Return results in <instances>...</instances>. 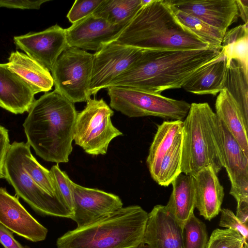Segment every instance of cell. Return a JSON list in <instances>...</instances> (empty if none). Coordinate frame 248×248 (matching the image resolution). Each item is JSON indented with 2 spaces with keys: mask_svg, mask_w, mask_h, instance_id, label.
Instances as JSON below:
<instances>
[{
  "mask_svg": "<svg viewBox=\"0 0 248 248\" xmlns=\"http://www.w3.org/2000/svg\"><path fill=\"white\" fill-rule=\"evenodd\" d=\"M222 49H144L133 66L108 87H129L157 94L181 88L196 71L218 57Z\"/></svg>",
  "mask_w": 248,
  "mask_h": 248,
  "instance_id": "1",
  "label": "cell"
},
{
  "mask_svg": "<svg viewBox=\"0 0 248 248\" xmlns=\"http://www.w3.org/2000/svg\"><path fill=\"white\" fill-rule=\"evenodd\" d=\"M78 113L59 92L46 93L34 101L23 124L27 143L46 161L68 162Z\"/></svg>",
  "mask_w": 248,
  "mask_h": 248,
  "instance_id": "2",
  "label": "cell"
},
{
  "mask_svg": "<svg viewBox=\"0 0 248 248\" xmlns=\"http://www.w3.org/2000/svg\"><path fill=\"white\" fill-rule=\"evenodd\" d=\"M114 41L148 50L210 47L180 22L168 0H151L142 6Z\"/></svg>",
  "mask_w": 248,
  "mask_h": 248,
  "instance_id": "3",
  "label": "cell"
},
{
  "mask_svg": "<svg viewBox=\"0 0 248 248\" xmlns=\"http://www.w3.org/2000/svg\"><path fill=\"white\" fill-rule=\"evenodd\" d=\"M148 213L139 205L122 207L58 238V248H136L142 243Z\"/></svg>",
  "mask_w": 248,
  "mask_h": 248,
  "instance_id": "4",
  "label": "cell"
},
{
  "mask_svg": "<svg viewBox=\"0 0 248 248\" xmlns=\"http://www.w3.org/2000/svg\"><path fill=\"white\" fill-rule=\"evenodd\" d=\"M208 166L217 174L223 168L218 118L207 103H193L183 121L181 171L193 177Z\"/></svg>",
  "mask_w": 248,
  "mask_h": 248,
  "instance_id": "5",
  "label": "cell"
},
{
  "mask_svg": "<svg viewBox=\"0 0 248 248\" xmlns=\"http://www.w3.org/2000/svg\"><path fill=\"white\" fill-rule=\"evenodd\" d=\"M111 108L130 117L155 116L183 121L190 104L142 90L125 86L107 88Z\"/></svg>",
  "mask_w": 248,
  "mask_h": 248,
  "instance_id": "6",
  "label": "cell"
},
{
  "mask_svg": "<svg viewBox=\"0 0 248 248\" xmlns=\"http://www.w3.org/2000/svg\"><path fill=\"white\" fill-rule=\"evenodd\" d=\"M114 111L103 98L89 99L78 113L73 140L88 154H107L110 141L123 133L112 124Z\"/></svg>",
  "mask_w": 248,
  "mask_h": 248,
  "instance_id": "7",
  "label": "cell"
},
{
  "mask_svg": "<svg viewBox=\"0 0 248 248\" xmlns=\"http://www.w3.org/2000/svg\"><path fill=\"white\" fill-rule=\"evenodd\" d=\"M5 179L16 194L36 212L45 216L71 218L72 212L59 198L40 187L23 168L16 141L11 144L4 165Z\"/></svg>",
  "mask_w": 248,
  "mask_h": 248,
  "instance_id": "8",
  "label": "cell"
},
{
  "mask_svg": "<svg viewBox=\"0 0 248 248\" xmlns=\"http://www.w3.org/2000/svg\"><path fill=\"white\" fill-rule=\"evenodd\" d=\"M93 54L67 47L52 70L55 90L74 104L87 102L91 97L88 87L92 70Z\"/></svg>",
  "mask_w": 248,
  "mask_h": 248,
  "instance_id": "9",
  "label": "cell"
},
{
  "mask_svg": "<svg viewBox=\"0 0 248 248\" xmlns=\"http://www.w3.org/2000/svg\"><path fill=\"white\" fill-rule=\"evenodd\" d=\"M144 49L110 42L93 54L88 94L94 95L107 89L119 76L130 69Z\"/></svg>",
  "mask_w": 248,
  "mask_h": 248,
  "instance_id": "10",
  "label": "cell"
},
{
  "mask_svg": "<svg viewBox=\"0 0 248 248\" xmlns=\"http://www.w3.org/2000/svg\"><path fill=\"white\" fill-rule=\"evenodd\" d=\"M16 45L29 57L51 71L57 59L68 47L65 29L55 24L38 32L14 37Z\"/></svg>",
  "mask_w": 248,
  "mask_h": 248,
  "instance_id": "11",
  "label": "cell"
},
{
  "mask_svg": "<svg viewBox=\"0 0 248 248\" xmlns=\"http://www.w3.org/2000/svg\"><path fill=\"white\" fill-rule=\"evenodd\" d=\"M73 216L71 219L77 227L87 225L123 207L120 198L115 194L96 189L85 187L73 181Z\"/></svg>",
  "mask_w": 248,
  "mask_h": 248,
  "instance_id": "12",
  "label": "cell"
},
{
  "mask_svg": "<svg viewBox=\"0 0 248 248\" xmlns=\"http://www.w3.org/2000/svg\"><path fill=\"white\" fill-rule=\"evenodd\" d=\"M128 23L112 25L90 15L65 29L68 46L97 51L115 41Z\"/></svg>",
  "mask_w": 248,
  "mask_h": 248,
  "instance_id": "13",
  "label": "cell"
},
{
  "mask_svg": "<svg viewBox=\"0 0 248 248\" xmlns=\"http://www.w3.org/2000/svg\"><path fill=\"white\" fill-rule=\"evenodd\" d=\"M218 124L223 168L226 170L231 184L230 194L236 202L248 198V156L218 119Z\"/></svg>",
  "mask_w": 248,
  "mask_h": 248,
  "instance_id": "14",
  "label": "cell"
},
{
  "mask_svg": "<svg viewBox=\"0 0 248 248\" xmlns=\"http://www.w3.org/2000/svg\"><path fill=\"white\" fill-rule=\"evenodd\" d=\"M171 6L224 34L239 17L235 0H168Z\"/></svg>",
  "mask_w": 248,
  "mask_h": 248,
  "instance_id": "15",
  "label": "cell"
},
{
  "mask_svg": "<svg viewBox=\"0 0 248 248\" xmlns=\"http://www.w3.org/2000/svg\"><path fill=\"white\" fill-rule=\"evenodd\" d=\"M0 223L30 241L44 240L47 230L22 205L17 198L0 187Z\"/></svg>",
  "mask_w": 248,
  "mask_h": 248,
  "instance_id": "16",
  "label": "cell"
},
{
  "mask_svg": "<svg viewBox=\"0 0 248 248\" xmlns=\"http://www.w3.org/2000/svg\"><path fill=\"white\" fill-rule=\"evenodd\" d=\"M142 243L150 248H183V229L165 206L156 205L148 213Z\"/></svg>",
  "mask_w": 248,
  "mask_h": 248,
  "instance_id": "17",
  "label": "cell"
},
{
  "mask_svg": "<svg viewBox=\"0 0 248 248\" xmlns=\"http://www.w3.org/2000/svg\"><path fill=\"white\" fill-rule=\"evenodd\" d=\"M31 88L7 63H0V107L15 114L29 112L35 100Z\"/></svg>",
  "mask_w": 248,
  "mask_h": 248,
  "instance_id": "18",
  "label": "cell"
},
{
  "mask_svg": "<svg viewBox=\"0 0 248 248\" xmlns=\"http://www.w3.org/2000/svg\"><path fill=\"white\" fill-rule=\"evenodd\" d=\"M217 173L211 166L200 170L194 176L195 208L205 219L211 220L220 212L225 195Z\"/></svg>",
  "mask_w": 248,
  "mask_h": 248,
  "instance_id": "19",
  "label": "cell"
},
{
  "mask_svg": "<svg viewBox=\"0 0 248 248\" xmlns=\"http://www.w3.org/2000/svg\"><path fill=\"white\" fill-rule=\"evenodd\" d=\"M227 68L226 58L222 49L218 57L196 71L182 88L198 95H216L224 89Z\"/></svg>",
  "mask_w": 248,
  "mask_h": 248,
  "instance_id": "20",
  "label": "cell"
},
{
  "mask_svg": "<svg viewBox=\"0 0 248 248\" xmlns=\"http://www.w3.org/2000/svg\"><path fill=\"white\" fill-rule=\"evenodd\" d=\"M8 61V68L26 82L35 94L51 90L54 85L52 75L42 64L18 51L12 52Z\"/></svg>",
  "mask_w": 248,
  "mask_h": 248,
  "instance_id": "21",
  "label": "cell"
},
{
  "mask_svg": "<svg viewBox=\"0 0 248 248\" xmlns=\"http://www.w3.org/2000/svg\"><path fill=\"white\" fill-rule=\"evenodd\" d=\"M215 109L217 118L248 156V125L245 123L235 101L225 88L217 96Z\"/></svg>",
  "mask_w": 248,
  "mask_h": 248,
  "instance_id": "22",
  "label": "cell"
},
{
  "mask_svg": "<svg viewBox=\"0 0 248 248\" xmlns=\"http://www.w3.org/2000/svg\"><path fill=\"white\" fill-rule=\"evenodd\" d=\"M183 121H164L158 126L150 146L146 163L153 179L156 177L161 162L183 136Z\"/></svg>",
  "mask_w": 248,
  "mask_h": 248,
  "instance_id": "23",
  "label": "cell"
},
{
  "mask_svg": "<svg viewBox=\"0 0 248 248\" xmlns=\"http://www.w3.org/2000/svg\"><path fill=\"white\" fill-rule=\"evenodd\" d=\"M171 184L172 190L165 206L183 229L195 208L194 179L181 173Z\"/></svg>",
  "mask_w": 248,
  "mask_h": 248,
  "instance_id": "24",
  "label": "cell"
},
{
  "mask_svg": "<svg viewBox=\"0 0 248 248\" xmlns=\"http://www.w3.org/2000/svg\"><path fill=\"white\" fill-rule=\"evenodd\" d=\"M224 88L235 101L248 125V71L235 60H232L227 66Z\"/></svg>",
  "mask_w": 248,
  "mask_h": 248,
  "instance_id": "25",
  "label": "cell"
},
{
  "mask_svg": "<svg viewBox=\"0 0 248 248\" xmlns=\"http://www.w3.org/2000/svg\"><path fill=\"white\" fill-rule=\"evenodd\" d=\"M142 6L141 0H103L92 15L118 25L129 23Z\"/></svg>",
  "mask_w": 248,
  "mask_h": 248,
  "instance_id": "26",
  "label": "cell"
},
{
  "mask_svg": "<svg viewBox=\"0 0 248 248\" xmlns=\"http://www.w3.org/2000/svg\"><path fill=\"white\" fill-rule=\"evenodd\" d=\"M227 66L232 60L238 61L248 71V24L240 25L226 31L221 43Z\"/></svg>",
  "mask_w": 248,
  "mask_h": 248,
  "instance_id": "27",
  "label": "cell"
},
{
  "mask_svg": "<svg viewBox=\"0 0 248 248\" xmlns=\"http://www.w3.org/2000/svg\"><path fill=\"white\" fill-rule=\"evenodd\" d=\"M16 144L21 164L26 172L46 192L59 198L56 193L50 170L38 162L31 154L30 146L27 143L16 141Z\"/></svg>",
  "mask_w": 248,
  "mask_h": 248,
  "instance_id": "28",
  "label": "cell"
},
{
  "mask_svg": "<svg viewBox=\"0 0 248 248\" xmlns=\"http://www.w3.org/2000/svg\"><path fill=\"white\" fill-rule=\"evenodd\" d=\"M171 7L180 22L201 41L210 47H221L225 34L221 31L190 15L179 10L172 6Z\"/></svg>",
  "mask_w": 248,
  "mask_h": 248,
  "instance_id": "29",
  "label": "cell"
},
{
  "mask_svg": "<svg viewBox=\"0 0 248 248\" xmlns=\"http://www.w3.org/2000/svg\"><path fill=\"white\" fill-rule=\"evenodd\" d=\"M182 137L163 158L154 181L163 186H168L171 184L182 173Z\"/></svg>",
  "mask_w": 248,
  "mask_h": 248,
  "instance_id": "30",
  "label": "cell"
},
{
  "mask_svg": "<svg viewBox=\"0 0 248 248\" xmlns=\"http://www.w3.org/2000/svg\"><path fill=\"white\" fill-rule=\"evenodd\" d=\"M183 248H206L208 236L205 224L194 213L183 227Z\"/></svg>",
  "mask_w": 248,
  "mask_h": 248,
  "instance_id": "31",
  "label": "cell"
},
{
  "mask_svg": "<svg viewBox=\"0 0 248 248\" xmlns=\"http://www.w3.org/2000/svg\"><path fill=\"white\" fill-rule=\"evenodd\" d=\"M206 248H248V241L236 230L216 229L212 232Z\"/></svg>",
  "mask_w": 248,
  "mask_h": 248,
  "instance_id": "32",
  "label": "cell"
},
{
  "mask_svg": "<svg viewBox=\"0 0 248 248\" xmlns=\"http://www.w3.org/2000/svg\"><path fill=\"white\" fill-rule=\"evenodd\" d=\"M50 172L57 195L73 213L74 205L71 186L72 181L64 171L60 169L58 164L53 166Z\"/></svg>",
  "mask_w": 248,
  "mask_h": 248,
  "instance_id": "33",
  "label": "cell"
},
{
  "mask_svg": "<svg viewBox=\"0 0 248 248\" xmlns=\"http://www.w3.org/2000/svg\"><path fill=\"white\" fill-rule=\"evenodd\" d=\"M103 0H76L67 15L72 24L92 15Z\"/></svg>",
  "mask_w": 248,
  "mask_h": 248,
  "instance_id": "34",
  "label": "cell"
},
{
  "mask_svg": "<svg viewBox=\"0 0 248 248\" xmlns=\"http://www.w3.org/2000/svg\"><path fill=\"white\" fill-rule=\"evenodd\" d=\"M219 226L238 232L248 241V224L241 223L230 209L222 208Z\"/></svg>",
  "mask_w": 248,
  "mask_h": 248,
  "instance_id": "35",
  "label": "cell"
},
{
  "mask_svg": "<svg viewBox=\"0 0 248 248\" xmlns=\"http://www.w3.org/2000/svg\"><path fill=\"white\" fill-rule=\"evenodd\" d=\"M48 0H0V7L20 9H39Z\"/></svg>",
  "mask_w": 248,
  "mask_h": 248,
  "instance_id": "36",
  "label": "cell"
},
{
  "mask_svg": "<svg viewBox=\"0 0 248 248\" xmlns=\"http://www.w3.org/2000/svg\"><path fill=\"white\" fill-rule=\"evenodd\" d=\"M10 146L8 130L0 125V179H5L4 165Z\"/></svg>",
  "mask_w": 248,
  "mask_h": 248,
  "instance_id": "37",
  "label": "cell"
},
{
  "mask_svg": "<svg viewBox=\"0 0 248 248\" xmlns=\"http://www.w3.org/2000/svg\"><path fill=\"white\" fill-rule=\"evenodd\" d=\"M0 243L4 248H30L17 242L14 237L13 232L0 223Z\"/></svg>",
  "mask_w": 248,
  "mask_h": 248,
  "instance_id": "38",
  "label": "cell"
},
{
  "mask_svg": "<svg viewBox=\"0 0 248 248\" xmlns=\"http://www.w3.org/2000/svg\"><path fill=\"white\" fill-rule=\"evenodd\" d=\"M237 203L236 217L241 223L248 224V198L240 199Z\"/></svg>",
  "mask_w": 248,
  "mask_h": 248,
  "instance_id": "39",
  "label": "cell"
},
{
  "mask_svg": "<svg viewBox=\"0 0 248 248\" xmlns=\"http://www.w3.org/2000/svg\"><path fill=\"white\" fill-rule=\"evenodd\" d=\"M237 6L239 16L243 20L244 24L248 22V0H235Z\"/></svg>",
  "mask_w": 248,
  "mask_h": 248,
  "instance_id": "40",
  "label": "cell"
},
{
  "mask_svg": "<svg viewBox=\"0 0 248 248\" xmlns=\"http://www.w3.org/2000/svg\"><path fill=\"white\" fill-rule=\"evenodd\" d=\"M136 248H150L149 247L145 244L141 243Z\"/></svg>",
  "mask_w": 248,
  "mask_h": 248,
  "instance_id": "41",
  "label": "cell"
}]
</instances>
